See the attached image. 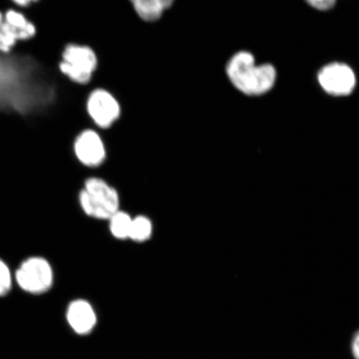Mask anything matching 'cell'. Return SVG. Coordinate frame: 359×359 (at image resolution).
Segmentation results:
<instances>
[{"label":"cell","instance_id":"obj_1","mask_svg":"<svg viewBox=\"0 0 359 359\" xmlns=\"http://www.w3.org/2000/svg\"><path fill=\"white\" fill-rule=\"evenodd\" d=\"M226 75L231 83L246 95H262L271 90L276 79V71L271 65L257 66L248 52L236 53L228 61Z\"/></svg>","mask_w":359,"mask_h":359},{"label":"cell","instance_id":"obj_2","mask_svg":"<svg viewBox=\"0 0 359 359\" xmlns=\"http://www.w3.org/2000/svg\"><path fill=\"white\" fill-rule=\"evenodd\" d=\"M100 67V57L91 45L69 43L62 49L58 69L72 83L88 86Z\"/></svg>","mask_w":359,"mask_h":359},{"label":"cell","instance_id":"obj_3","mask_svg":"<svg viewBox=\"0 0 359 359\" xmlns=\"http://www.w3.org/2000/svg\"><path fill=\"white\" fill-rule=\"evenodd\" d=\"M79 202L85 214L98 219H109L119 210L118 191L102 179L93 177L85 182Z\"/></svg>","mask_w":359,"mask_h":359},{"label":"cell","instance_id":"obj_4","mask_svg":"<svg viewBox=\"0 0 359 359\" xmlns=\"http://www.w3.org/2000/svg\"><path fill=\"white\" fill-rule=\"evenodd\" d=\"M86 114L97 128L107 130L122 118L123 107L118 97L109 88H94L85 100Z\"/></svg>","mask_w":359,"mask_h":359},{"label":"cell","instance_id":"obj_5","mask_svg":"<svg viewBox=\"0 0 359 359\" xmlns=\"http://www.w3.org/2000/svg\"><path fill=\"white\" fill-rule=\"evenodd\" d=\"M16 280L22 290L31 294H42L53 285V269L46 259H27L16 272Z\"/></svg>","mask_w":359,"mask_h":359},{"label":"cell","instance_id":"obj_6","mask_svg":"<svg viewBox=\"0 0 359 359\" xmlns=\"http://www.w3.org/2000/svg\"><path fill=\"white\" fill-rule=\"evenodd\" d=\"M35 34L34 25L20 12H0V51L8 53L18 41L33 38Z\"/></svg>","mask_w":359,"mask_h":359},{"label":"cell","instance_id":"obj_7","mask_svg":"<svg viewBox=\"0 0 359 359\" xmlns=\"http://www.w3.org/2000/svg\"><path fill=\"white\" fill-rule=\"evenodd\" d=\"M325 91L334 96H347L355 88L356 78L351 67L334 62L323 67L318 75Z\"/></svg>","mask_w":359,"mask_h":359},{"label":"cell","instance_id":"obj_8","mask_svg":"<svg viewBox=\"0 0 359 359\" xmlns=\"http://www.w3.org/2000/svg\"><path fill=\"white\" fill-rule=\"evenodd\" d=\"M74 149L78 160L86 167H98L106 159L104 142L101 135L92 128L79 133L75 139Z\"/></svg>","mask_w":359,"mask_h":359},{"label":"cell","instance_id":"obj_9","mask_svg":"<svg viewBox=\"0 0 359 359\" xmlns=\"http://www.w3.org/2000/svg\"><path fill=\"white\" fill-rule=\"evenodd\" d=\"M67 320L75 333L83 335L91 333L96 325L97 316L91 304L86 300L77 299L67 308Z\"/></svg>","mask_w":359,"mask_h":359},{"label":"cell","instance_id":"obj_10","mask_svg":"<svg viewBox=\"0 0 359 359\" xmlns=\"http://www.w3.org/2000/svg\"><path fill=\"white\" fill-rule=\"evenodd\" d=\"M135 15L145 24H155L172 10L176 0H128Z\"/></svg>","mask_w":359,"mask_h":359},{"label":"cell","instance_id":"obj_11","mask_svg":"<svg viewBox=\"0 0 359 359\" xmlns=\"http://www.w3.org/2000/svg\"><path fill=\"white\" fill-rule=\"evenodd\" d=\"M109 219L111 235L118 240L128 239L133 218L127 212L118 210Z\"/></svg>","mask_w":359,"mask_h":359},{"label":"cell","instance_id":"obj_12","mask_svg":"<svg viewBox=\"0 0 359 359\" xmlns=\"http://www.w3.org/2000/svg\"><path fill=\"white\" fill-rule=\"evenodd\" d=\"M152 231H154V226L150 219L144 215H139L133 218L128 239L137 242L147 241L150 239Z\"/></svg>","mask_w":359,"mask_h":359},{"label":"cell","instance_id":"obj_13","mask_svg":"<svg viewBox=\"0 0 359 359\" xmlns=\"http://www.w3.org/2000/svg\"><path fill=\"white\" fill-rule=\"evenodd\" d=\"M10 269L2 260H0V296L6 294L11 288Z\"/></svg>","mask_w":359,"mask_h":359},{"label":"cell","instance_id":"obj_14","mask_svg":"<svg viewBox=\"0 0 359 359\" xmlns=\"http://www.w3.org/2000/svg\"><path fill=\"white\" fill-rule=\"evenodd\" d=\"M309 6L320 11H327L334 6L336 0H305Z\"/></svg>","mask_w":359,"mask_h":359},{"label":"cell","instance_id":"obj_15","mask_svg":"<svg viewBox=\"0 0 359 359\" xmlns=\"http://www.w3.org/2000/svg\"><path fill=\"white\" fill-rule=\"evenodd\" d=\"M351 347L354 358L359 359V330L353 336Z\"/></svg>","mask_w":359,"mask_h":359},{"label":"cell","instance_id":"obj_16","mask_svg":"<svg viewBox=\"0 0 359 359\" xmlns=\"http://www.w3.org/2000/svg\"><path fill=\"white\" fill-rule=\"evenodd\" d=\"M18 6L25 7L29 6L31 3L38 1V0H13Z\"/></svg>","mask_w":359,"mask_h":359}]
</instances>
